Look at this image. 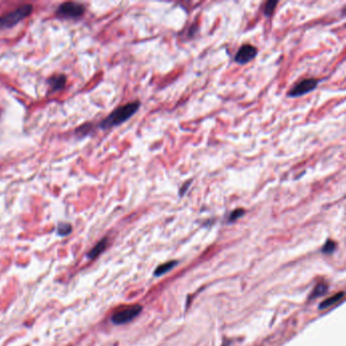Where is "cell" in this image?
I'll list each match as a JSON object with an SVG mask.
<instances>
[{
    "mask_svg": "<svg viewBox=\"0 0 346 346\" xmlns=\"http://www.w3.org/2000/svg\"><path fill=\"white\" fill-rule=\"evenodd\" d=\"M244 214H245V210H244V209L239 208V209L234 210L232 213L229 214V216H228V222H234V221H236L237 219H239L240 217H242Z\"/></svg>",
    "mask_w": 346,
    "mask_h": 346,
    "instance_id": "15",
    "label": "cell"
},
{
    "mask_svg": "<svg viewBox=\"0 0 346 346\" xmlns=\"http://www.w3.org/2000/svg\"><path fill=\"white\" fill-rule=\"evenodd\" d=\"M192 183V180H188L187 182H185V184H183V186H182V188L180 189V192H179V194H180V196L182 197L186 192H187V190L189 189V187H190V184Z\"/></svg>",
    "mask_w": 346,
    "mask_h": 346,
    "instance_id": "17",
    "label": "cell"
},
{
    "mask_svg": "<svg viewBox=\"0 0 346 346\" xmlns=\"http://www.w3.org/2000/svg\"><path fill=\"white\" fill-rule=\"evenodd\" d=\"M140 106L141 103L139 101H134L117 108L116 110L113 111L106 119H104L101 122L100 127L104 130H107L112 127L121 125L133 116V115L139 110Z\"/></svg>",
    "mask_w": 346,
    "mask_h": 346,
    "instance_id": "1",
    "label": "cell"
},
{
    "mask_svg": "<svg viewBox=\"0 0 346 346\" xmlns=\"http://www.w3.org/2000/svg\"><path fill=\"white\" fill-rule=\"evenodd\" d=\"M336 249V244L335 242L331 241V240H328L327 243L325 244L324 248H323V252L326 253V254H330L332 252H334V250Z\"/></svg>",
    "mask_w": 346,
    "mask_h": 346,
    "instance_id": "16",
    "label": "cell"
},
{
    "mask_svg": "<svg viewBox=\"0 0 346 346\" xmlns=\"http://www.w3.org/2000/svg\"><path fill=\"white\" fill-rule=\"evenodd\" d=\"M258 54V49L250 44H245L241 46L235 56V62L238 64L244 65L250 61H252Z\"/></svg>",
    "mask_w": 346,
    "mask_h": 346,
    "instance_id": "6",
    "label": "cell"
},
{
    "mask_svg": "<svg viewBox=\"0 0 346 346\" xmlns=\"http://www.w3.org/2000/svg\"><path fill=\"white\" fill-rule=\"evenodd\" d=\"M343 297H344V293L337 294V295H335V296H333V297H331V298L327 299L326 301L322 302V303L320 304V307H319V309H320V310H325V309H328V308L332 307L333 305H335L336 303H338L340 300H342V298H343Z\"/></svg>",
    "mask_w": 346,
    "mask_h": 346,
    "instance_id": "9",
    "label": "cell"
},
{
    "mask_svg": "<svg viewBox=\"0 0 346 346\" xmlns=\"http://www.w3.org/2000/svg\"><path fill=\"white\" fill-rule=\"evenodd\" d=\"M176 265H177V262H176V261H170V262L164 263V264L158 266V267L155 269L154 274H155L156 276H160V275H162V274L168 272L169 270H171Z\"/></svg>",
    "mask_w": 346,
    "mask_h": 346,
    "instance_id": "11",
    "label": "cell"
},
{
    "mask_svg": "<svg viewBox=\"0 0 346 346\" xmlns=\"http://www.w3.org/2000/svg\"><path fill=\"white\" fill-rule=\"evenodd\" d=\"M94 131V124L93 123H84L81 126H79L75 130V135L78 137H84L90 135Z\"/></svg>",
    "mask_w": 346,
    "mask_h": 346,
    "instance_id": "10",
    "label": "cell"
},
{
    "mask_svg": "<svg viewBox=\"0 0 346 346\" xmlns=\"http://www.w3.org/2000/svg\"><path fill=\"white\" fill-rule=\"evenodd\" d=\"M277 5H278V2H273V0H271V2H268V3L265 5L264 15H265L266 18H270V17L272 16V14L274 13L275 8H276Z\"/></svg>",
    "mask_w": 346,
    "mask_h": 346,
    "instance_id": "14",
    "label": "cell"
},
{
    "mask_svg": "<svg viewBox=\"0 0 346 346\" xmlns=\"http://www.w3.org/2000/svg\"><path fill=\"white\" fill-rule=\"evenodd\" d=\"M107 245H108V239L104 238L102 239L89 253H88V258L91 260L96 259L97 257H99L106 249H107Z\"/></svg>",
    "mask_w": 346,
    "mask_h": 346,
    "instance_id": "8",
    "label": "cell"
},
{
    "mask_svg": "<svg viewBox=\"0 0 346 346\" xmlns=\"http://www.w3.org/2000/svg\"><path fill=\"white\" fill-rule=\"evenodd\" d=\"M85 12V7L77 3H64L56 11V16L61 19H79Z\"/></svg>",
    "mask_w": 346,
    "mask_h": 346,
    "instance_id": "3",
    "label": "cell"
},
{
    "mask_svg": "<svg viewBox=\"0 0 346 346\" xmlns=\"http://www.w3.org/2000/svg\"><path fill=\"white\" fill-rule=\"evenodd\" d=\"M72 230V226L69 223H65V222H61L58 224V227H57V233H58L59 236L61 237H65L68 236Z\"/></svg>",
    "mask_w": 346,
    "mask_h": 346,
    "instance_id": "12",
    "label": "cell"
},
{
    "mask_svg": "<svg viewBox=\"0 0 346 346\" xmlns=\"http://www.w3.org/2000/svg\"><path fill=\"white\" fill-rule=\"evenodd\" d=\"M327 288H328L327 284H325V283H320L319 285L316 286L315 291H314L313 294L311 295V298H310V299H317V298L323 296L324 294H326Z\"/></svg>",
    "mask_w": 346,
    "mask_h": 346,
    "instance_id": "13",
    "label": "cell"
},
{
    "mask_svg": "<svg viewBox=\"0 0 346 346\" xmlns=\"http://www.w3.org/2000/svg\"><path fill=\"white\" fill-rule=\"evenodd\" d=\"M141 310H142V307L139 305H134V306L124 308L120 311H117L116 313H114L111 318V321L116 325H123V324L129 323L140 314Z\"/></svg>",
    "mask_w": 346,
    "mask_h": 346,
    "instance_id": "4",
    "label": "cell"
},
{
    "mask_svg": "<svg viewBox=\"0 0 346 346\" xmlns=\"http://www.w3.org/2000/svg\"><path fill=\"white\" fill-rule=\"evenodd\" d=\"M48 84L50 85V93L58 92L65 88L66 84V77L63 74L54 75L48 79Z\"/></svg>",
    "mask_w": 346,
    "mask_h": 346,
    "instance_id": "7",
    "label": "cell"
},
{
    "mask_svg": "<svg viewBox=\"0 0 346 346\" xmlns=\"http://www.w3.org/2000/svg\"><path fill=\"white\" fill-rule=\"evenodd\" d=\"M32 5H24L14 12L0 17V29H10L21 23L24 19L29 17L33 13Z\"/></svg>",
    "mask_w": 346,
    "mask_h": 346,
    "instance_id": "2",
    "label": "cell"
},
{
    "mask_svg": "<svg viewBox=\"0 0 346 346\" xmlns=\"http://www.w3.org/2000/svg\"><path fill=\"white\" fill-rule=\"evenodd\" d=\"M321 82L320 79L318 78H306L299 83H297L291 92L287 94V97L290 98H299L302 96H305L307 94L312 93L317 89L319 83Z\"/></svg>",
    "mask_w": 346,
    "mask_h": 346,
    "instance_id": "5",
    "label": "cell"
}]
</instances>
